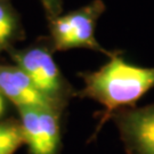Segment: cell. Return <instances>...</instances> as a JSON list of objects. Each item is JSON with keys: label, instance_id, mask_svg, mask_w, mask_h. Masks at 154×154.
Segmentation results:
<instances>
[{"label": "cell", "instance_id": "cell-5", "mask_svg": "<svg viewBox=\"0 0 154 154\" xmlns=\"http://www.w3.org/2000/svg\"><path fill=\"white\" fill-rule=\"evenodd\" d=\"M104 11V2L102 0H94L88 5L69 13L72 26V49L87 48L109 56L114 54L103 48L95 37L96 23Z\"/></svg>", "mask_w": 154, "mask_h": 154}, {"label": "cell", "instance_id": "cell-2", "mask_svg": "<svg viewBox=\"0 0 154 154\" xmlns=\"http://www.w3.org/2000/svg\"><path fill=\"white\" fill-rule=\"evenodd\" d=\"M11 57L38 88L54 104L62 109L71 93L70 85L62 75L50 49L44 46L14 51Z\"/></svg>", "mask_w": 154, "mask_h": 154}, {"label": "cell", "instance_id": "cell-6", "mask_svg": "<svg viewBox=\"0 0 154 154\" xmlns=\"http://www.w3.org/2000/svg\"><path fill=\"white\" fill-rule=\"evenodd\" d=\"M40 109L42 107H18L23 137L25 144L28 145L30 154H41L42 149Z\"/></svg>", "mask_w": 154, "mask_h": 154}, {"label": "cell", "instance_id": "cell-10", "mask_svg": "<svg viewBox=\"0 0 154 154\" xmlns=\"http://www.w3.org/2000/svg\"><path fill=\"white\" fill-rule=\"evenodd\" d=\"M49 21L61 15L63 0H41Z\"/></svg>", "mask_w": 154, "mask_h": 154}, {"label": "cell", "instance_id": "cell-12", "mask_svg": "<svg viewBox=\"0 0 154 154\" xmlns=\"http://www.w3.org/2000/svg\"><path fill=\"white\" fill-rule=\"evenodd\" d=\"M0 1H2V0H0Z\"/></svg>", "mask_w": 154, "mask_h": 154}, {"label": "cell", "instance_id": "cell-8", "mask_svg": "<svg viewBox=\"0 0 154 154\" xmlns=\"http://www.w3.org/2000/svg\"><path fill=\"white\" fill-rule=\"evenodd\" d=\"M25 144L21 123H0V154H14L20 146Z\"/></svg>", "mask_w": 154, "mask_h": 154}, {"label": "cell", "instance_id": "cell-4", "mask_svg": "<svg viewBox=\"0 0 154 154\" xmlns=\"http://www.w3.org/2000/svg\"><path fill=\"white\" fill-rule=\"evenodd\" d=\"M0 94L18 107L58 109L33 85L18 66L0 65Z\"/></svg>", "mask_w": 154, "mask_h": 154}, {"label": "cell", "instance_id": "cell-11", "mask_svg": "<svg viewBox=\"0 0 154 154\" xmlns=\"http://www.w3.org/2000/svg\"><path fill=\"white\" fill-rule=\"evenodd\" d=\"M4 109H5V104H4V99H2V95L0 94V116L4 113Z\"/></svg>", "mask_w": 154, "mask_h": 154}, {"label": "cell", "instance_id": "cell-7", "mask_svg": "<svg viewBox=\"0 0 154 154\" xmlns=\"http://www.w3.org/2000/svg\"><path fill=\"white\" fill-rule=\"evenodd\" d=\"M51 45L55 50L72 49V26L69 13L50 21Z\"/></svg>", "mask_w": 154, "mask_h": 154}, {"label": "cell", "instance_id": "cell-1", "mask_svg": "<svg viewBox=\"0 0 154 154\" xmlns=\"http://www.w3.org/2000/svg\"><path fill=\"white\" fill-rule=\"evenodd\" d=\"M81 95L104 107L103 122L122 107L132 106L149 90L154 88V66L130 64L116 54L98 70L82 74Z\"/></svg>", "mask_w": 154, "mask_h": 154}, {"label": "cell", "instance_id": "cell-3", "mask_svg": "<svg viewBox=\"0 0 154 154\" xmlns=\"http://www.w3.org/2000/svg\"><path fill=\"white\" fill-rule=\"evenodd\" d=\"M129 154H154V103L113 114Z\"/></svg>", "mask_w": 154, "mask_h": 154}, {"label": "cell", "instance_id": "cell-9", "mask_svg": "<svg viewBox=\"0 0 154 154\" xmlns=\"http://www.w3.org/2000/svg\"><path fill=\"white\" fill-rule=\"evenodd\" d=\"M16 30V21L11 8L0 1V50L5 49L11 42Z\"/></svg>", "mask_w": 154, "mask_h": 154}]
</instances>
